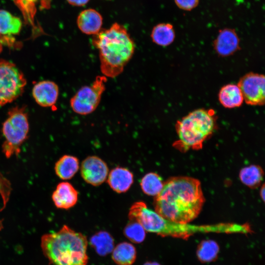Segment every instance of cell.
<instances>
[{"label": "cell", "mask_w": 265, "mask_h": 265, "mask_svg": "<svg viewBox=\"0 0 265 265\" xmlns=\"http://www.w3.org/2000/svg\"><path fill=\"white\" fill-rule=\"evenodd\" d=\"M125 236L131 241L135 243H140L145 239L146 231L137 221L129 220L124 229Z\"/></svg>", "instance_id": "obj_23"}, {"label": "cell", "mask_w": 265, "mask_h": 265, "mask_svg": "<svg viewBox=\"0 0 265 265\" xmlns=\"http://www.w3.org/2000/svg\"><path fill=\"white\" fill-rule=\"evenodd\" d=\"M4 141L2 151L7 158L17 156L21 146L27 138L29 132L28 115L26 107L17 106L11 108L2 125Z\"/></svg>", "instance_id": "obj_5"}, {"label": "cell", "mask_w": 265, "mask_h": 265, "mask_svg": "<svg viewBox=\"0 0 265 265\" xmlns=\"http://www.w3.org/2000/svg\"><path fill=\"white\" fill-rule=\"evenodd\" d=\"M86 237L64 225L41 237V247L49 265H87Z\"/></svg>", "instance_id": "obj_3"}, {"label": "cell", "mask_w": 265, "mask_h": 265, "mask_svg": "<svg viewBox=\"0 0 265 265\" xmlns=\"http://www.w3.org/2000/svg\"><path fill=\"white\" fill-rule=\"evenodd\" d=\"M78 195V191L71 184L62 182L57 185L52 198L56 208L68 210L77 204Z\"/></svg>", "instance_id": "obj_12"}, {"label": "cell", "mask_w": 265, "mask_h": 265, "mask_svg": "<svg viewBox=\"0 0 265 265\" xmlns=\"http://www.w3.org/2000/svg\"><path fill=\"white\" fill-rule=\"evenodd\" d=\"M176 5L181 9L191 11L196 8L199 0H174Z\"/></svg>", "instance_id": "obj_25"}, {"label": "cell", "mask_w": 265, "mask_h": 265, "mask_svg": "<svg viewBox=\"0 0 265 265\" xmlns=\"http://www.w3.org/2000/svg\"><path fill=\"white\" fill-rule=\"evenodd\" d=\"M218 251V245L214 241L212 240L204 241L199 246L198 256L201 261L209 262L215 258Z\"/></svg>", "instance_id": "obj_24"}, {"label": "cell", "mask_w": 265, "mask_h": 265, "mask_svg": "<svg viewBox=\"0 0 265 265\" xmlns=\"http://www.w3.org/2000/svg\"><path fill=\"white\" fill-rule=\"evenodd\" d=\"M107 182L115 192L121 193L127 192L133 182V175L128 169L117 167L108 174Z\"/></svg>", "instance_id": "obj_14"}, {"label": "cell", "mask_w": 265, "mask_h": 265, "mask_svg": "<svg viewBox=\"0 0 265 265\" xmlns=\"http://www.w3.org/2000/svg\"><path fill=\"white\" fill-rule=\"evenodd\" d=\"M22 26L21 20L8 11L0 9V34L12 36L18 34Z\"/></svg>", "instance_id": "obj_20"}, {"label": "cell", "mask_w": 265, "mask_h": 265, "mask_svg": "<svg viewBox=\"0 0 265 265\" xmlns=\"http://www.w3.org/2000/svg\"><path fill=\"white\" fill-rule=\"evenodd\" d=\"M164 183L156 173L149 172L141 179L140 185L142 191L149 196H156L161 191Z\"/></svg>", "instance_id": "obj_22"}, {"label": "cell", "mask_w": 265, "mask_h": 265, "mask_svg": "<svg viewBox=\"0 0 265 265\" xmlns=\"http://www.w3.org/2000/svg\"><path fill=\"white\" fill-rule=\"evenodd\" d=\"M151 37L156 44L166 47L171 45L175 38V32L173 25L170 23H160L152 29Z\"/></svg>", "instance_id": "obj_18"}, {"label": "cell", "mask_w": 265, "mask_h": 265, "mask_svg": "<svg viewBox=\"0 0 265 265\" xmlns=\"http://www.w3.org/2000/svg\"><path fill=\"white\" fill-rule=\"evenodd\" d=\"M265 184H263L260 190V196L262 198L263 201H265Z\"/></svg>", "instance_id": "obj_27"}, {"label": "cell", "mask_w": 265, "mask_h": 265, "mask_svg": "<svg viewBox=\"0 0 265 265\" xmlns=\"http://www.w3.org/2000/svg\"><path fill=\"white\" fill-rule=\"evenodd\" d=\"M143 265H160L156 262H146Z\"/></svg>", "instance_id": "obj_28"}, {"label": "cell", "mask_w": 265, "mask_h": 265, "mask_svg": "<svg viewBox=\"0 0 265 265\" xmlns=\"http://www.w3.org/2000/svg\"><path fill=\"white\" fill-rule=\"evenodd\" d=\"M213 44L215 52L222 57L230 56L240 49L238 36L235 29L230 28L219 30Z\"/></svg>", "instance_id": "obj_10"}, {"label": "cell", "mask_w": 265, "mask_h": 265, "mask_svg": "<svg viewBox=\"0 0 265 265\" xmlns=\"http://www.w3.org/2000/svg\"><path fill=\"white\" fill-rule=\"evenodd\" d=\"M106 81L105 76H98L92 84L80 88L70 99V104L72 110L82 115L94 112L100 103L106 89Z\"/></svg>", "instance_id": "obj_7"}, {"label": "cell", "mask_w": 265, "mask_h": 265, "mask_svg": "<svg viewBox=\"0 0 265 265\" xmlns=\"http://www.w3.org/2000/svg\"><path fill=\"white\" fill-rule=\"evenodd\" d=\"M32 94L35 102L42 107L54 106L57 100L59 88L56 83L51 80H42L33 86Z\"/></svg>", "instance_id": "obj_11"}, {"label": "cell", "mask_w": 265, "mask_h": 265, "mask_svg": "<svg viewBox=\"0 0 265 265\" xmlns=\"http://www.w3.org/2000/svg\"><path fill=\"white\" fill-rule=\"evenodd\" d=\"M216 116L212 109L199 108L189 112L175 125L178 140L174 147L181 152L199 150L216 128Z\"/></svg>", "instance_id": "obj_4"}, {"label": "cell", "mask_w": 265, "mask_h": 265, "mask_svg": "<svg viewBox=\"0 0 265 265\" xmlns=\"http://www.w3.org/2000/svg\"><path fill=\"white\" fill-rule=\"evenodd\" d=\"M107 164L96 156H89L81 162L80 174L85 182L93 186L102 184L108 174Z\"/></svg>", "instance_id": "obj_9"}, {"label": "cell", "mask_w": 265, "mask_h": 265, "mask_svg": "<svg viewBox=\"0 0 265 265\" xmlns=\"http://www.w3.org/2000/svg\"><path fill=\"white\" fill-rule=\"evenodd\" d=\"M92 44L98 49L102 74L114 78L120 75L132 58L135 43L126 28L114 23L93 36Z\"/></svg>", "instance_id": "obj_2"}, {"label": "cell", "mask_w": 265, "mask_h": 265, "mask_svg": "<svg viewBox=\"0 0 265 265\" xmlns=\"http://www.w3.org/2000/svg\"><path fill=\"white\" fill-rule=\"evenodd\" d=\"M205 198L200 181L189 177H175L164 183L155 197V211L165 219L188 223L201 212Z\"/></svg>", "instance_id": "obj_1"}, {"label": "cell", "mask_w": 265, "mask_h": 265, "mask_svg": "<svg viewBox=\"0 0 265 265\" xmlns=\"http://www.w3.org/2000/svg\"><path fill=\"white\" fill-rule=\"evenodd\" d=\"M238 85L244 101L251 106H263L265 99V78L264 75L249 73L242 76Z\"/></svg>", "instance_id": "obj_8"}, {"label": "cell", "mask_w": 265, "mask_h": 265, "mask_svg": "<svg viewBox=\"0 0 265 265\" xmlns=\"http://www.w3.org/2000/svg\"><path fill=\"white\" fill-rule=\"evenodd\" d=\"M71 5L76 6H82L86 5L90 0H66Z\"/></svg>", "instance_id": "obj_26"}, {"label": "cell", "mask_w": 265, "mask_h": 265, "mask_svg": "<svg viewBox=\"0 0 265 265\" xmlns=\"http://www.w3.org/2000/svg\"><path fill=\"white\" fill-rule=\"evenodd\" d=\"M218 100L225 108H233L240 106L244 101L238 84H227L222 86L218 93Z\"/></svg>", "instance_id": "obj_15"}, {"label": "cell", "mask_w": 265, "mask_h": 265, "mask_svg": "<svg viewBox=\"0 0 265 265\" xmlns=\"http://www.w3.org/2000/svg\"><path fill=\"white\" fill-rule=\"evenodd\" d=\"M77 24L78 28L82 33L95 35L102 29L103 17L95 9H87L79 14Z\"/></svg>", "instance_id": "obj_13"}, {"label": "cell", "mask_w": 265, "mask_h": 265, "mask_svg": "<svg viewBox=\"0 0 265 265\" xmlns=\"http://www.w3.org/2000/svg\"><path fill=\"white\" fill-rule=\"evenodd\" d=\"M112 252V259L118 265H132L136 260V249L128 242L119 243L114 247Z\"/></svg>", "instance_id": "obj_17"}, {"label": "cell", "mask_w": 265, "mask_h": 265, "mask_svg": "<svg viewBox=\"0 0 265 265\" xmlns=\"http://www.w3.org/2000/svg\"><path fill=\"white\" fill-rule=\"evenodd\" d=\"M90 245L100 256H105L112 252L114 247V239L106 231H99L90 238Z\"/></svg>", "instance_id": "obj_19"}, {"label": "cell", "mask_w": 265, "mask_h": 265, "mask_svg": "<svg viewBox=\"0 0 265 265\" xmlns=\"http://www.w3.org/2000/svg\"><path fill=\"white\" fill-rule=\"evenodd\" d=\"M79 165V160L77 157L65 155L56 162L54 165L55 173L61 180H69L78 171Z\"/></svg>", "instance_id": "obj_16"}, {"label": "cell", "mask_w": 265, "mask_h": 265, "mask_svg": "<svg viewBox=\"0 0 265 265\" xmlns=\"http://www.w3.org/2000/svg\"><path fill=\"white\" fill-rule=\"evenodd\" d=\"M239 177L241 182L251 188L259 186L263 180L264 171L259 165H251L241 169Z\"/></svg>", "instance_id": "obj_21"}, {"label": "cell", "mask_w": 265, "mask_h": 265, "mask_svg": "<svg viewBox=\"0 0 265 265\" xmlns=\"http://www.w3.org/2000/svg\"><path fill=\"white\" fill-rule=\"evenodd\" d=\"M26 79L13 63L0 60V106L11 103L23 93Z\"/></svg>", "instance_id": "obj_6"}]
</instances>
